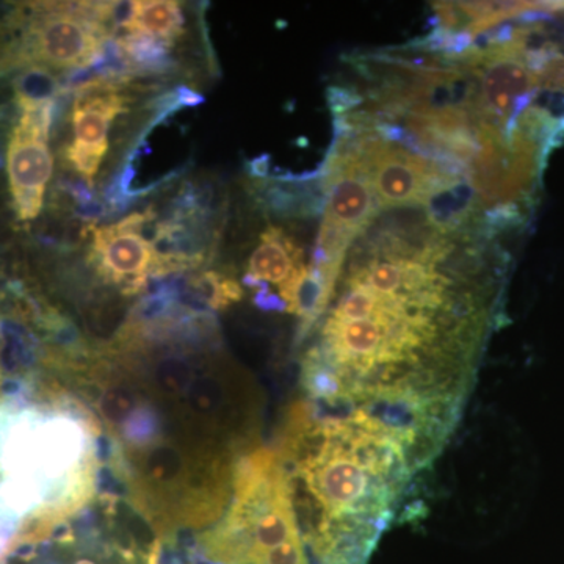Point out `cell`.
<instances>
[{
	"instance_id": "277c9868",
	"label": "cell",
	"mask_w": 564,
	"mask_h": 564,
	"mask_svg": "<svg viewBox=\"0 0 564 564\" xmlns=\"http://www.w3.org/2000/svg\"><path fill=\"white\" fill-rule=\"evenodd\" d=\"M54 102L22 107L7 150V173L14 212L21 221L39 218L54 172L50 129Z\"/></svg>"
},
{
	"instance_id": "30bf717a",
	"label": "cell",
	"mask_w": 564,
	"mask_h": 564,
	"mask_svg": "<svg viewBox=\"0 0 564 564\" xmlns=\"http://www.w3.org/2000/svg\"><path fill=\"white\" fill-rule=\"evenodd\" d=\"M184 459L176 448L163 445L152 448L144 463V473L154 484H172L182 474Z\"/></svg>"
},
{
	"instance_id": "9c48e42d",
	"label": "cell",
	"mask_w": 564,
	"mask_h": 564,
	"mask_svg": "<svg viewBox=\"0 0 564 564\" xmlns=\"http://www.w3.org/2000/svg\"><path fill=\"white\" fill-rule=\"evenodd\" d=\"M14 98L18 106H41L54 102L61 91V82L50 68L44 66H28L13 80Z\"/></svg>"
},
{
	"instance_id": "8fae6325",
	"label": "cell",
	"mask_w": 564,
	"mask_h": 564,
	"mask_svg": "<svg viewBox=\"0 0 564 564\" xmlns=\"http://www.w3.org/2000/svg\"><path fill=\"white\" fill-rule=\"evenodd\" d=\"M133 404H135V399H133L131 391L115 386V388H110L109 391L102 393L99 408H101V413L107 421L122 423L128 421L129 415L135 411Z\"/></svg>"
},
{
	"instance_id": "ba28073f",
	"label": "cell",
	"mask_w": 564,
	"mask_h": 564,
	"mask_svg": "<svg viewBox=\"0 0 564 564\" xmlns=\"http://www.w3.org/2000/svg\"><path fill=\"white\" fill-rule=\"evenodd\" d=\"M304 267L303 250L281 228L270 226L248 261L247 281L284 285Z\"/></svg>"
},
{
	"instance_id": "52a82bcc",
	"label": "cell",
	"mask_w": 564,
	"mask_h": 564,
	"mask_svg": "<svg viewBox=\"0 0 564 564\" xmlns=\"http://www.w3.org/2000/svg\"><path fill=\"white\" fill-rule=\"evenodd\" d=\"M113 21L120 22L124 32L132 36H147L166 46L185 33L184 9L173 0H139L115 3Z\"/></svg>"
},
{
	"instance_id": "9a60e30c",
	"label": "cell",
	"mask_w": 564,
	"mask_h": 564,
	"mask_svg": "<svg viewBox=\"0 0 564 564\" xmlns=\"http://www.w3.org/2000/svg\"><path fill=\"white\" fill-rule=\"evenodd\" d=\"M158 432L154 414L147 410L133 411L126 421L124 433L133 443H147Z\"/></svg>"
},
{
	"instance_id": "6da1fadb",
	"label": "cell",
	"mask_w": 564,
	"mask_h": 564,
	"mask_svg": "<svg viewBox=\"0 0 564 564\" xmlns=\"http://www.w3.org/2000/svg\"><path fill=\"white\" fill-rule=\"evenodd\" d=\"M33 9L39 14L0 68L84 69L102 57L115 3H33Z\"/></svg>"
},
{
	"instance_id": "5bb4252c",
	"label": "cell",
	"mask_w": 564,
	"mask_h": 564,
	"mask_svg": "<svg viewBox=\"0 0 564 564\" xmlns=\"http://www.w3.org/2000/svg\"><path fill=\"white\" fill-rule=\"evenodd\" d=\"M543 90L564 95V52L558 47L551 52L540 73Z\"/></svg>"
},
{
	"instance_id": "3957f363",
	"label": "cell",
	"mask_w": 564,
	"mask_h": 564,
	"mask_svg": "<svg viewBox=\"0 0 564 564\" xmlns=\"http://www.w3.org/2000/svg\"><path fill=\"white\" fill-rule=\"evenodd\" d=\"M340 141L361 163L380 209L426 206L463 182L443 163L414 154L378 131H361L356 139Z\"/></svg>"
},
{
	"instance_id": "7c38bea8",
	"label": "cell",
	"mask_w": 564,
	"mask_h": 564,
	"mask_svg": "<svg viewBox=\"0 0 564 564\" xmlns=\"http://www.w3.org/2000/svg\"><path fill=\"white\" fill-rule=\"evenodd\" d=\"M158 380L170 393L187 391L192 383V369L184 359L166 358L159 364Z\"/></svg>"
},
{
	"instance_id": "7a4b0ae2",
	"label": "cell",
	"mask_w": 564,
	"mask_h": 564,
	"mask_svg": "<svg viewBox=\"0 0 564 564\" xmlns=\"http://www.w3.org/2000/svg\"><path fill=\"white\" fill-rule=\"evenodd\" d=\"M323 182L325 217L313 267L323 278L339 280L348 247L377 220L380 206L361 163L343 141L326 162Z\"/></svg>"
},
{
	"instance_id": "8992f818",
	"label": "cell",
	"mask_w": 564,
	"mask_h": 564,
	"mask_svg": "<svg viewBox=\"0 0 564 564\" xmlns=\"http://www.w3.org/2000/svg\"><path fill=\"white\" fill-rule=\"evenodd\" d=\"M148 210L135 212L124 220L104 228H91V261L107 280L137 292L151 274H159V258L143 232Z\"/></svg>"
},
{
	"instance_id": "5b68a950",
	"label": "cell",
	"mask_w": 564,
	"mask_h": 564,
	"mask_svg": "<svg viewBox=\"0 0 564 564\" xmlns=\"http://www.w3.org/2000/svg\"><path fill=\"white\" fill-rule=\"evenodd\" d=\"M122 79L82 82L73 104L74 140L66 159L88 185L95 184L109 152L111 122L129 109V96L121 90Z\"/></svg>"
},
{
	"instance_id": "4fadbf2b",
	"label": "cell",
	"mask_w": 564,
	"mask_h": 564,
	"mask_svg": "<svg viewBox=\"0 0 564 564\" xmlns=\"http://www.w3.org/2000/svg\"><path fill=\"white\" fill-rule=\"evenodd\" d=\"M192 406L199 413L209 414L220 406L223 400L221 386L214 378H202L188 388Z\"/></svg>"
}]
</instances>
